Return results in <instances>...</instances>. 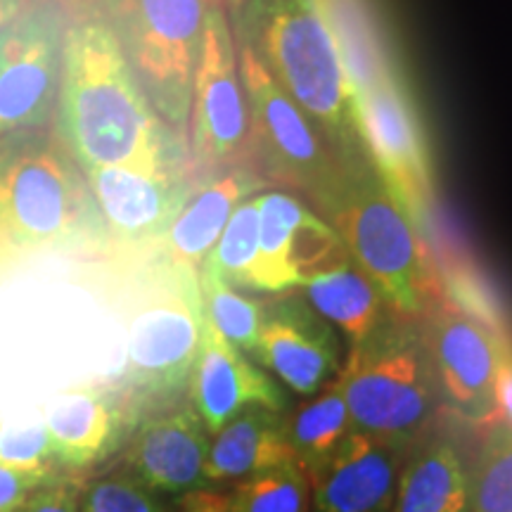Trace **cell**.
Masks as SVG:
<instances>
[{
	"mask_svg": "<svg viewBox=\"0 0 512 512\" xmlns=\"http://www.w3.org/2000/svg\"><path fill=\"white\" fill-rule=\"evenodd\" d=\"M98 204L110 245H155L195 188L188 150L117 166L81 169Z\"/></svg>",
	"mask_w": 512,
	"mask_h": 512,
	"instance_id": "11",
	"label": "cell"
},
{
	"mask_svg": "<svg viewBox=\"0 0 512 512\" xmlns=\"http://www.w3.org/2000/svg\"><path fill=\"white\" fill-rule=\"evenodd\" d=\"M259 202V252L252 273V292L285 294L313 273L323 271L349 252L316 209L285 190H264Z\"/></svg>",
	"mask_w": 512,
	"mask_h": 512,
	"instance_id": "14",
	"label": "cell"
},
{
	"mask_svg": "<svg viewBox=\"0 0 512 512\" xmlns=\"http://www.w3.org/2000/svg\"><path fill=\"white\" fill-rule=\"evenodd\" d=\"M259 195V192H256ZM256 195L242 200L223 228L202 268L216 273L228 285L252 292V273L259 252V202Z\"/></svg>",
	"mask_w": 512,
	"mask_h": 512,
	"instance_id": "27",
	"label": "cell"
},
{
	"mask_svg": "<svg viewBox=\"0 0 512 512\" xmlns=\"http://www.w3.org/2000/svg\"><path fill=\"white\" fill-rule=\"evenodd\" d=\"M413 448L351 432L311 477L313 512H392L403 463Z\"/></svg>",
	"mask_w": 512,
	"mask_h": 512,
	"instance_id": "18",
	"label": "cell"
},
{
	"mask_svg": "<svg viewBox=\"0 0 512 512\" xmlns=\"http://www.w3.org/2000/svg\"><path fill=\"white\" fill-rule=\"evenodd\" d=\"M209 437L195 408H166L136 427L124 467L155 494H197L209 486L204 477Z\"/></svg>",
	"mask_w": 512,
	"mask_h": 512,
	"instance_id": "17",
	"label": "cell"
},
{
	"mask_svg": "<svg viewBox=\"0 0 512 512\" xmlns=\"http://www.w3.org/2000/svg\"><path fill=\"white\" fill-rule=\"evenodd\" d=\"M358 98L363 145L394 200L422 230L434 200L432 162L422 126L399 74L392 67L366 83Z\"/></svg>",
	"mask_w": 512,
	"mask_h": 512,
	"instance_id": "12",
	"label": "cell"
},
{
	"mask_svg": "<svg viewBox=\"0 0 512 512\" xmlns=\"http://www.w3.org/2000/svg\"><path fill=\"white\" fill-rule=\"evenodd\" d=\"M268 181L252 169H221L197 178L195 188L155 245L164 268L183 278H200V268L226 228L235 207L264 192Z\"/></svg>",
	"mask_w": 512,
	"mask_h": 512,
	"instance_id": "19",
	"label": "cell"
},
{
	"mask_svg": "<svg viewBox=\"0 0 512 512\" xmlns=\"http://www.w3.org/2000/svg\"><path fill=\"white\" fill-rule=\"evenodd\" d=\"M339 380L354 432L413 448L437 420L441 399L422 318L389 309L347 351Z\"/></svg>",
	"mask_w": 512,
	"mask_h": 512,
	"instance_id": "5",
	"label": "cell"
},
{
	"mask_svg": "<svg viewBox=\"0 0 512 512\" xmlns=\"http://www.w3.org/2000/svg\"><path fill=\"white\" fill-rule=\"evenodd\" d=\"M55 482L53 470L24 472L0 465V512H15L38 489Z\"/></svg>",
	"mask_w": 512,
	"mask_h": 512,
	"instance_id": "31",
	"label": "cell"
},
{
	"mask_svg": "<svg viewBox=\"0 0 512 512\" xmlns=\"http://www.w3.org/2000/svg\"><path fill=\"white\" fill-rule=\"evenodd\" d=\"M188 162L197 176L221 169H252L256 143L252 110L240 79L238 43L226 5L214 0L204 19L188 119Z\"/></svg>",
	"mask_w": 512,
	"mask_h": 512,
	"instance_id": "8",
	"label": "cell"
},
{
	"mask_svg": "<svg viewBox=\"0 0 512 512\" xmlns=\"http://www.w3.org/2000/svg\"><path fill=\"white\" fill-rule=\"evenodd\" d=\"M81 512H164V505L152 489L119 470L93 479L81 494Z\"/></svg>",
	"mask_w": 512,
	"mask_h": 512,
	"instance_id": "29",
	"label": "cell"
},
{
	"mask_svg": "<svg viewBox=\"0 0 512 512\" xmlns=\"http://www.w3.org/2000/svg\"><path fill=\"white\" fill-rule=\"evenodd\" d=\"M188 392L192 408L209 434L219 432L249 406H266L283 413L290 408L285 389L264 368L249 361L247 354L233 347L207 318Z\"/></svg>",
	"mask_w": 512,
	"mask_h": 512,
	"instance_id": "16",
	"label": "cell"
},
{
	"mask_svg": "<svg viewBox=\"0 0 512 512\" xmlns=\"http://www.w3.org/2000/svg\"><path fill=\"white\" fill-rule=\"evenodd\" d=\"M470 467L446 437L420 441L403 463L392 512H467Z\"/></svg>",
	"mask_w": 512,
	"mask_h": 512,
	"instance_id": "22",
	"label": "cell"
},
{
	"mask_svg": "<svg viewBox=\"0 0 512 512\" xmlns=\"http://www.w3.org/2000/svg\"><path fill=\"white\" fill-rule=\"evenodd\" d=\"M53 121L81 169L138 162L181 147V136L152 110L100 12L64 31Z\"/></svg>",
	"mask_w": 512,
	"mask_h": 512,
	"instance_id": "1",
	"label": "cell"
},
{
	"mask_svg": "<svg viewBox=\"0 0 512 512\" xmlns=\"http://www.w3.org/2000/svg\"><path fill=\"white\" fill-rule=\"evenodd\" d=\"M351 432L354 425L339 377L287 415V441L292 458L304 467L309 479L335 456Z\"/></svg>",
	"mask_w": 512,
	"mask_h": 512,
	"instance_id": "24",
	"label": "cell"
},
{
	"mask_svg": "<svg viewBox=\"0 0 512 512\" xmlns=\"http://www.w3.org/2000/svg\"><path fill=\"white\" fill-rule=\"evenodd\" d=\"M200 297L204 318L242 354L252 356L266 316V302L228 285L216 273L200 268Z\"/></svg>",
	"mask_w": 512,
	"mask_h": 512,
	"instance_id": "25",
	"label": "cell"
},
{
	"mask_svg": "<svg viewBox=\"0 0 512 512\" xmlns=\"http://www.w3.org/2000/svg\"><path fill=\"white\" fill-rule=\"evenodd\" d=\"M498 408H501V420L512 425V351L505 358L501 373V387H498Z\"/></svg>",
	"mask_w": 512,
	"mask_h": 512,
	"instance_id": "33",
	"label": "cell"
},
{
	"mask_svg": "<svg viewBox=\"0 0 512 512\" xmlns=\"http://www.w3.org/2000/svg\"><path fill=\"white\" fill-rule=\"evenodd\" d=\"M297 292L337 328L349 349L363 342L392 309L351 256L309 275Z\"/></svg>",
	"mask_w": 512,
	"mask_h": 512,
	"instance_id": "23",
	"label": "cell"
},
{
	"mask_svg": "<svg viewBox=\"0 0 512 512\" xmlns=\"http://www.w3.org/2000/svg\"><path fill=\"white\" fill-rule=\"evenodd\" d=\"M313 3H316V5H318V10H323V8H325V5H328V3H330V0H313Z\"/></svg>",
	"mask_w": 512,
	"mask_h": 512,
	"instance_id": "36",
	"label": "cell"
},
{
	"mask_svg": "<svg viewBox=\"0 0 512 512\" xmlns=\"http://www.w3.org/2000/svg\"><path fill=\"white\" fill-rule=\"evenodd\" d=\"M467 512H512V425L496 422L489 427L470 467Z\"/></svg>",
	"mask_w": 512,
	"mask_h": 512,
	"instance_id": "28",
	"label": "cell"
},
{
	"mask_svg": "<svg viewBox=\"0 0 512 512\" xmlns=\"http://www.w3.org/2000/svg\"><path fill=\"white\" fill-rule=\"evenodd\" d=\"M311 209L335 228L351 259L394 311L422 318L444 297L432 247L368 155L347 157L342 176Z\"/></svg>",
	"mask_w": 512,
	"mask_h": 512,
	"instance_id": "4",
	"label": "cell"
},
{
	"mask_svg": "<svg viewBox=\"0 0 512 512\" xmlns=\"http://www.w3.org/2000/svg\"><path fill=\"white\" fill-rule=\"evenodd\" d=\"M0 245L17 252L110 245L86 174L55 128L0 136Z\"/></svg>",
	"mask_w": 512,
	"mask_h": 512,
	"instance_id": "3",
	"label": "cell"
},
{
	"mask_svg": "<svg viewBox=\"0 0 512 512\" xmlns=\"http://www.w3.org/2000/svg\"><path fill=\"white\" fill-rule=\"evenodd\" d=\"M211 437L204 465L207 484L240 482L292 458L287 413L266 406L245 408Z\"/></svg>",
	"mask_w": 512,
	"mask_h": 512,
	"instance_id": "21",
	"label": "cell"
},
{
	"mask_svg": "<svg viewBox=\"0 0 512 512\" xmlns=\"http://www.w3.org/2000/svg\"><path fill=\"white\" fill-rule=\"evenodd\" d=\"M214 0H100L128 67L152 110L178 136L188 133L204 19Z\"/></svg>",
	"mask_w": 512,
	"mask_h": 512,
	"instance_id": "6",
	"label": "cell"
},
{
	"mask_svg": "<svg viewBox=\"0 0 512 512\" xmlns=\"http://www.w3.org/2000/svg\"><path fill=\"white\" fill-rule=\"evenodd\" d=\"M311 479L297 460L240 479L226 498L228 512H309Z\"/></svg>",
	"mask_w": 512,
	"mask_h": 512,
	"instance_id": "26",
	"label": "cell"
},
{
	"mask_svg": "<svg viewBox=\"0 0 512 512\" xmlns=\"http://www.w3.org/2000/svg\"><path fill=\"white\" fill-rule=\"evenodd\" d=\"M15 512H81L79 491L72 482H50L31 494Z\"/></svg>",
	"mask_w": 512,
	"mask_h": 512,
	"instance_id": "32",
	"label": "cell"
},
{
	"mask_svg": "<svg viewBox=\"0 0 512 512\" xmlns=\"http://www.w3.org/2000/svg\"><path fill=\"white\" fill-rule=\"evenodd\" d=\"M219 3H223V5H226V10L230 8V5H235V3H238V0H219Z\"/></svg>",
	"mask_w": 512,
	"mask_h": 512,
	"instance_id": "37",
	"label": "cell"
},
{
	"mask_svg": "<svg viewBox=\"0 0 512 512\" xmlns=\"http://www.w3.org/2000/svg\"><path fill=\"white\" fill-rule=\"evenodd\" d=\"M46 425L55 463L83 470L110 456L133 425L119 392L105 387H76L55 396L48 406Z\"/></svg>",
	"mask_w": 512,
	"mask_h": 512,
	"instance_id": "20",
	"label": "cell"
},
{
	"mask_svg": "<svg viewBox=\"0 0 512 512\" xmlns=\"http://www.w3.org/2000/svg\"><path fill=\"white\" fill-rule=\"evenodd\" d=\"M238 62L252 110L259 174L268 185L290 190L311 207L337 183L347 157L339 155L313 121L287 98L245 43H238Z\"/></svg>",
	"mask_w": 512,
	"mask_h": 512,
	"instance_id": "9",
	"label": "cell"
},
{
	"mask_svg": "<svg viewBox=\"0 0 512 512\" xmlns=\"http://www.w3.org/2000/svg\"><path fill=\"white\" fill-rule=\"evenodd\" d=\"M273 297L249 358L292 392L318 394L342 373V337L297 290Z\"/></svg>",
	"mask_w": 512,
	"mask_h": 512,
	"instance_id": "15",
	"label": "cell"
},
{
	"mask_svg": "<svg viewBox=\"0 0 512 512\" xmlns=\"http://www.w3.org/2000/svg\"><path fill=\"white\" fill-rule=\"evenodd\" d=\"M64 17L53 3H31L0 34V136L50 126L62 79Z\"/></svg>",
	"mask_w": 512,
	"mask_h": 512,
	"instance_id": "13",
	"label": "cell"
},
{
	"mask_svg": "<svg viewBox=\"0 0 512 512\" xmlns=\"http://www.w3.org/2000/svg\"><path fill=\"white\" fill-rule=\"evenodd\" d=\"M233 36L252 50L342 157L368 155L358 98L328 19L313 0H238Z\"/></svg>",
	"mask_w": 512,
	"mask_h": 512,
	"instance_id": "2",
	"label": "cell"
},
{
	"mask_svg": "<svg viewBox=\"0 0 512 512\" xmlns=\"http://www.w3.org/2000/svg\"><path fill=\"white\" fill-rule=\"evenodd\" d=\"M53 463V446L43 422L0 427V465L10 470L41 472L53 470Z\"/></svg>",
	"mask_w": 512,
	"mask_h": 512,
	"instance_id": "30",
	"label": "cell"
},
{
	"mask_svg": "<svg viewBox=\"0 0 512 512\" xmlns=\"http://www.w3.org/2000/svg\"><path fill=\"white\" fill-rule=\"evenodd\" d=\"M31 5V0H0V34L19 12H24Z\"/></svg>",
	"mask_w": 512,
	"mask_h": 512,
	"instance_id": "35",
	"label": "cell"
},
{
	"mask_svg": "<svg viewBox=\"0 0 512 512\" xmlns=\"http://www.w3.org/2000/svg\"><path fill=\"white\" fill-rule=\"evenodd\" d=\"M188 512H228L226 498L202 494V496L192 498V503L188 505Z\"/></svg>",
	"mask_w": 512,
	"mask_h": 512,
	"instance_id": "34",
	"label": "cell"
},
{
	"mask_svg": "<svg viewBox=\"0 0 512 512\" xmlns=\"http://www.w3.org/2000/svg\"><path fill=\"white\" fill-rule=\"evenodd\" d=\"M200 278L166 271V285L131 320L124 384L119 394L131 418L169 408L188 389L202 344Z\"/></svg>",
	"mask_w": 512,
	"mask_h": 512,
	"instance_id": "7",
	"label": "cell"
},
{
	"mask_svg": "<svg viewBox=\"0 0 512 512\" xmlns=\"http://www.w3.org/2000/svg\"><path fill=\"white\" fill-rule=\"evenodd\" d=\"M441 406L472 427L501 422L498 387L512 344L501 328L484 323L441 297L422 316Z\"/></svg>",
	"mask_w": 512,
	"mask_h": 512,
	"instance_id": "10",
	"label": "cell"
}]
</instances>
